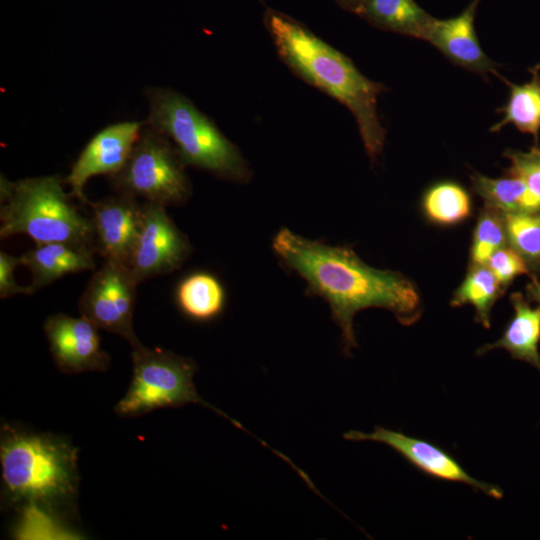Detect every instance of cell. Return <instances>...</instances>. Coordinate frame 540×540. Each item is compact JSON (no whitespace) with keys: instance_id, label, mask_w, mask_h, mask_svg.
I'll list each match as a JSON object with an SVG mask.
<instances>
[{"instance_id":"cell-28","label":"cell","mask_w":540,"mask_h":540,"mask_svg":"<svg viewBox=\"0 0 540 540\" xmlns=\"http://www.w3.org/2000/svg\"><path fill=\"white\" fill-rule=\"evenodd\" d=\"M527 297L540 304V273L531 276V282L526 287Z\"/></svg>"},{"instance_id":"cell-16","label":"cell","mask_w":540,"mask_h":540,"mask_svg":"<svg viewBox=\"0 0 540 540\" xmlns=\"http://www.w3.org/2000/svg\"><path fill=\"white\" fill-rule=\"evenodd\" d=\"M510 300L514 316L503 335L496 342L483 345L477 353L502 348L514 359L525 361L540 371V305L532 307L518 292L512 293Z\"/></svg>"},{"instance_id":"cell-21","label":"cell","mask_w":540,"mask_h":540,"mask_svg":"<svg viewBox=\"0 0 540 540\" xmlns=\"http://www.w3.org/2000/svg\"><path fill=\"white\" fill-rule=\"evenodd\" d=\"M505 288L499 283L487 265L470 264L467 274L455 290L451 306L472 305L476 321L484 328L490 327V315L495 302L504 294Z\"/></svg>"},{"instance_id":"cell-7","label":"cell","mask_w":540,"mask_h":540,"mask_svg":"<svg viewBox=\"0 0 540 540\" xmlns=\"http://www.w3.org/2000/svg\"><path fill=\"white\" fill-rule=\"evenodd\" d=\"M111 179L119 193L163 206L184 202L191 191L174 145L150 126L141 132L125 166Z\"/></svg>"},{"instance_id":"cell-2","label":"cell","mask_w":540,"mask_h":540,"mask_svg":"<svg viewBox=\"0 0 540 540\" xmlns=\"http://www.w3.org/2000/svg\"><path fill=\"white\" fill-rule=\"evenodd\" d=\"M263 21L281 61L302 80L350 110L365 150L375 161L386 136L377 112L384 85L365 77L350 58L294 18L269 8Z\"/></svg>"},{"instance_id":"cell-25","label":"cell","mask_w":540,"mask_h":540,"mask_svg":"<svg viewBox=\"0 0 540 540\" xmlns=\"http://www.w3.org/2000/svg\"><path fill=\"white\" fill-rule=\"evenodd\" d=\"M504 155L510 161V166L505 170V174L521 179L540 202L539 146L535 145L527 152L508 149Z\"/></svg>"},{"instance_id":"cell-15","label":"cell","mask_w":540,"mask_h":540,"mask_svg":"<svg viewBox=\"0 0 540 540\" xmlns=\"http://www.w3.org/2000/svg\"><path fill=\"white\" fill-rule=\"evenodd\" d=\"M95 252L88 247L53 242L36 245L20 257L21 265L30 270L29 287L34 293L67 274L94 270Z\"/></svg>"},{"instance_id":"cell-18","label":"cell","mask_w":540,"mask_h":540,"mask_svg":"<svg viewBox=\"0 0 540 540\" xmlns=\"http://www.w3.org/2000/svg\"><path fill=\"white\" fill-rule=\"evenodd\" d=\"M540 66L530 69L531 80L521 85L498 77L509 87L507 103L498 110L503 114L502 119L494 124L491 132H498L507 124H513L519 131L533 136L538 145L540 132Z\"/></svg>"},{"instance_id":"cell-6","label":"cell","mask_w":540,"mask_h":540,"mask_svg":"<svg viewBox=\"0 0 540 540\" xmlns=\"http://www.w3.org/2000/svg\"><path fill=\"white\" fill-rule=\"evenodd\" d=\"M133 373L125 396L115 406L122 417H135L160 408H175L194 403L212 409L244 429L237 421L205 402L198 394L193 376L195 363L186 357L142 343L131 353Z\"/></svg>"},{"instance_id":"cell-14","label":"cell","mask_w":540,"mask_h":540,"mask_svg":"<svg viewBox=\"0 0 540 540\" xmlns=\"http://www.w3.org/2000/svg\"><path fill=\"white\" fill-rule=\"evenodd\" d=\"M480 0H473L459 15L436 19L427 42L435 46L454 64L486 75L496 71L497 64L482 50L475 32L474 18Z\"/></svg>"},{"instance_id":"cell-12","label":"cell","mask_w":540,"mask_h":540,"mask_svg":"<svg viewBox=\"0 0 540 540\" xmlns=\"http://www.w3.org/2000/svg\"><path fill=\"white\" fill-rule=\"evenodd\" d=\"M44 332L53 359L63 373L105 371L109 368L110 357L101 348L98 328L87 319L54 314L46 319Z\"/></svg>"},{"instance_id":"cell-19","label":"cell","mask_w":540,"mask_h":540,"mask_svg":"<svg viewBox=\"0 0 540 540\" xmlns=\"http://www.w3.org/2000/svg\"><path fill=\"white\" fill-rule=\"evenodd\" d=\"M473 191L484 205L503 213L533 212L540 210V202L526 184L516 176L491 178L480 173L470 175Z\"/></svg>"},{"instance_id":"cell-27","label":"cell","mask_w":540,"mask_h":540,"mask_svg":"<svg viewBox=\"0 0 540 540\" xmlns=\"http://www.w3.org/2000/svg\"><path fill=\"white\" fill-rule=\"evenodd\" d=\"M21 265L20 256L0 252V297L7 298L17 294L30 295L33 291L28 286L19 285L14 276L15 269Z\"/></svg>"},{"instance_id":"cell-4","label":"cell","mask_w":540,"mask_h":540,"mask_svg":"<svg viewBox=\"0 0 540 540\" xmlns=\"http://www.w3.org/2000/svg\"><path fill=\"white\" fill-rule=\"evenodd\" d=\"M0 196L2 239L25 234L36 245L61 242L95 250L91 220L70 202L58 175L16 182L1 176Z\"/></svg>"},{"instance_id":"cell-9","label":"cell","mask_w":540,"mask_h":540,"mask_svg":"<svg viewBox=\"0 0 540 540\" xmlns=\"http://www.w3.org/2000/svg\"><path fill=\"white\" fill-rule=\"evenodd\" d=\"M187 237L177 228L165 206L145 202L137 243L128 269L139 284L179 268L190 254Z\"/></svg>"},{"instance_id":"cell-26","label":"cell","mask_w":540,"mask_h":540,"mask_svg":"<svg viewBox=\"0 0 540 540\" xmlns=\"http://www.w3.org/2000/svg\"><path fill=\"white\" fill-rule=\"evenodd\" d=\"M486 265L505 289L518 275L531 274L526 261L509 245L494 252Z\"/></svg>"},{"instance_id":"cell-29","label":"cell","mask_w":540,"mask_h":540,"mask_svg":"<svg viewBox=\"0 0 540 540\" xmlns=\"http://www.w3.org/2000/svg\"><path fill=\"white\" fill-rule=\"evenodd\" d=\"M364 0H335V2L344 10L356 13Z\"/></svg>"},{"instance_id":"cell-11","label":"cell","mask_w":540,"mask_h":540,"mask_svg":"<svg viewBox=\"0 0 540 540\" xmlns=\"http://www.w3.org/2000/svg\"><path fill=\"white\" fill-rule=\"evenodd\" d=\"M142 126L138 121H124L97 132L83 148L65 179L72 195L83 203H89L84 194L87 181L96 175L117 174L128 161Z\"/></svg>"},{"instance_id":"cell-17","label":"cell","mask_w":540,"mask_h":540,"mask_svg":"<svg viewBox=\"0 0 540 540\" xmlns=\"http://www.w3.org/2000/svg\"><path fill=\"white\" fill-rule=\"evenodd\" d=\"M355 14L376 28L425 41L436 20L414 0H364Z\"/></svg>"},{"instance_id":"cell-10","label":"cell","mask_w":540,"mask_h":540,"mask_svg":"<svg viewBox=\"0 0 540 540\" xmlns=\"http://www.w3.org/2000/svg\"><path fill=\"white\" fill-rule=\"evenodd\" d=\"M343 437L350 441L383 443L398 452L418 470L433 478L469 485L494 499L503 498V491L499 487L473 478L453 456L425 440L380 426L369 433L351 430Z\"/></svg>"},{"instance_id":"cell-23","label":"cell","mask_w":540,"mask_h":540,"mask_svg":"<svg viewBox=\"0 0 540 540\" xmlns=\"http://www.w3.org/2000/svg\"><path fill=\"white\" fill-rule=\"evenodd\" d=\"M508 245L517 251L530 269L540 273V210L504 213Z\"/></svg>"},{"instance_id":"cell-1","label":"cell","mask_w":540,"mask_h":540,"mask_svg":"<svg viewBox=\"0 0 540 540\" xmlns=\"http://www.w3.org/2000/svg\"><path fill=\"white\" fill-rule=\"evenodd\" d=\"M272 247L281 262L306 281L310 294L329 303L347 354L357 346L353 318L358 311L384 308L404 326L422 315L420 293L411 280L367 265L348 247L309 240L287 228L277 232Z\"/></svg>"},{"instance_id":"cell-24","label":"cell","mask_w":540,"mask_h":540,"mask_svg":"<svg viewBox=\"0 0 540 540\" xmlns=\"http://www.w3.org/2000/svg\"><path fill=\"white\" fill-rule=\"evenodd\" d=\"M506 245L504 213L484 205L473 232L470 264L486 265L491 255Z\"/></svg>"},{"instance_id":"cell-8","label":"cell","mask_w":540,"mask_h":540,"mask_svg":"<svg viewBox=\"0 0 540 540\" xmlns=\"http://www.w3.org/2000/svg\"><path fill=\"white\" fill-rule=\"evenodd\" d=\"M137 285L126 266L105 260L79 299L81 317L137 347L141 344L133 326Z\"/></svg>"},{"instance_id":"cell-3","label":"cell","mask_w":540,"mask_h":540,"mask_svg":"<svg viewBox=\"0 0 540 540\" xmlns=\"http://www.w3.org/2000/svg\"><path fill=\"white\" fill-rule=\"evenodd\" d=\"M78 449L58 435L3 424L0 463L6 504L49 516L75 513Z\"/></svg>"},{"instance_id":"cell-20","label":"cell","mask_w":540,"mask_h":540,"mask_svg":"<svg viewBox=\"0 0 540 540\" xmlns=\"http://www.w3.org/2000/svg\"><path fill=\"white\" fill-rule=\"evenodd\" d=\"M176 298L182 312L197 321L215 318L225 303L221 283L205 272H197L183 279L178 285Z\"/></svg>"},{"instance_id":"cell-13","label":"cell","mask_w":540,"mask_h":540,"mask_svg":"<svg viewBox=\"0 0 540 540\" xmlns=\"http://www.w3.org/2000/svg\"><path fill=\"white\" fill-rule=\"evenodd\" d=\"M89 204L96 252L128 268L139 235L142 205L122 193Z\"/></svg>"},{"instance_id":"cell-22","label":"cell","mask_w":540,"mask_h":540,"mask_svg":"<svg viewBox=\"0 0 540 540\" xmlns=\"http://www.w3.org/2000/svg\"><path fill=\"white\" fill-rule=\"evenodd\" d=\"M421 206L425 217L441 226L459 224L472 213L469 192L459 183L449 180L432 184L424 192Z\"/></svg>"},{"instance_id":"cell-5","label":"cell","mask_w":540,"mask_h":540,"mask_svg":"<svg viewBox=\"0 0 540 540\" xmlns=\"http://www.w3.org/2000/svg\"><path fill=\"white\" fill-rule=\"evenodd\" d=\"M150 127L170 139L184 164L222 179L245 182L251 176L239 149L188 98L169 89L147 91Z\"/></svg>"}]
</instances>
